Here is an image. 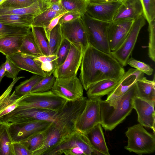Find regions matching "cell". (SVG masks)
<instances>
[{
    "label": "cell",
    "mask_w": 155,
    "mask_h": 155,
    "mask_svg": "<svg viewBox=\"0 0 155 155\" xmlns=\"http://www.w3.org/2000/svg\"><path fill=\"white\" fill-rule=\"evenodd\" d=\"M79 79L86 91L102 80H120L125 71L124 67L111 54L89 45L84 52L80 65Z\"/></svg>",
    "instance_id": "cell-1"
},
{
    "label": "cell",
    "mask_w": 155,
    "mask_h": 155,
    "mask_svg": "<svg viewBox=\"0 0 155 155\" xmlns=\"http://www.w3.org/2000/svg\"><path fill=\"white\" fill-rule=\"evenodd\" d=\"M87 100V97L83 96L76 101L67 102L45 130V137L43 143L33 152L32 155H45L76 131L77 120Z\"/></svg>",
    "instance_id": "cell-2"
},
{
    "label": "cell",
    "mask_w": 155,
    "mask_h": 155,
    "mask_svg": "<svg viewBox=\"0 0 155 155\" xmlns=\"http://www.w3.org/2000/svg\"><path fill=\"white\" fill-rule=\"evenodd\" d=\"M137 92L136 83L120 97L109 101L101 100V124L105 130H112L130 114Z\"/></svg>",
    "instance_id": "cell-3"
},
{
    "label": "cell",
    "mask_w": 155,
    "mask_h": 155,
    "mask_svg": "<svg viewBox=\"0 0 155 155\" xmlns=\"http://www.w3.org/2000/svg\"><path fill=\"white\" fill-rule=\"evenodd\" d=\"M89 45L103 52L111 54L107 34L110 22L101 21L86 12L81 16Z\"/></svg>",
    "instance_id": "cell-4"
},
{
    "label": "cell",
    "mask_w": 155,
    "mask_h": 155,
    "mask_svg": "<svg viewBox=\"0 0 155 155\" xmlns=\"http://www.w3.org/2000/svg\"><path fill=\"white\" fill-rule=\"evenodd\" d=\"M125 134L128 142L124 148L130 152L142 155L155 152L154 134L149 132L141 124H139L129 127Z\"/></svg>",
    "instance_id": "cell-5"
},
{
    "label": "cell",
    "mask_w": 155,
    "mask_h": 155,
    "mask_svg": "<svg viewBox=\"0 0 155 155\" xmlns=\"http://www.w3.org/2000/svg\"><path fill=\"white\" fill-rule=\"evenodd\" d=\"M67 102L50 90L43 92H30L24 95L19 101L18 106L58 112L62 109Z\"/></svg>",
    "instance_id": "cell-6"
},
{
    "label": "cell",
    "mask_w": 155,
    "mask_h": 155,
    "mask_svg": "<svg viewBox=\"0 0 155 155\" xmlns=\"http://www.w3.org/2000/svg\"><path fill=\"white\" fill-rule=\"evenodd\" d=\"M58 112L18 106L13 110L0 118V120L8 124L27 123L38 120L52 122L55 119Z\"/></svg>",
    "instance_id": "cell-7"
},
{
    "label": "cell",
    "mask_w": 155,
    "mask_h": 155,
    "mask_svg": "<svg viewBox=\"0 0 155 155\" xmlns=\"http://www.w3.org/2000/svg\"><path fill=\"white\" fill-rule=\"evenodd\" d=\"M146 20L143 15L135 20L123 42L116 50L111 52V54L123 67L127 64V61L133 50L140 32L146 24Z\"/></svg>",
    "instance_id": "cell-8"
},
{
    "label": "cell",
    "mask_w": 155,
    "mask_h": 155,
    "mask_svg": "<svg viewBox=\"0 0 155 155\" xmlns=\"http://www.w3.org/2000/svg\"><path fill=\"white\" fill-rule=\"evenodd\" d=\"M101 97L87 98L85 107L77 120V130L86 134L97 124H101Z\"/></svg>",
    "instance_id": "cell-9"
},
{
    "label": "cell",
    "mask_w": 155,
    "mask_h": 155,
    "mask_svg": "<svg viewBox=\"0 0 155 155\" xmlns=\"http://www.w3.org/2000/svg\"><path fill=\"white\" fill-rule=\"evenodd\" d=\"M60 24L63 38L69 41L71 44L81 49L84 52L89 45L81 17Z\"/></svg>",
    "instance_id": "cell-10"
},
{
    "label": "cell",
    "mask_w": 155,
    "mask_h": 155,
    "mask_svg": "<svg viewBox=\"0 0 155 155\" xmlns=\"http://www.w3.org/2000/svg\"><path fill=\"white\" fill-rule=\"evenodd\" d=\"M84 89L76 75L68 78H56L51 90L67 101H74L83 96Z\"/></svg>",
    "instance_id": "cell-11"
},
{
    "label": "cell",
    "mask_w": 155,
    "mask_h": 155,
    "mask_svg": "<svg viewBox=\"0 0 155 155\" xmlns=\"http://www.w3.org/2000/svg\"><path fill=\"white\" fill-rule=\"evenodd\" d=\"M71 149L82 150L84 155H97L85 134L76 130L68 138L45 155H59L64 150Z\"/></svg>",
    "instance_id": "cell-12"
},
{
    "label": "cell",
    "mask_w": 155,
    "mask_h": 155,
    "mask_svg": "<svg viewBox=\"0 0 155 155\" xmlns=\"http://www.w3.org/2000/svg\"><path fill=\"white\" fill-rule=\"evenodd\" d=\"M83 53L81 49L71 44L68 56L61 65L54 69L53 75L57 79L70 78L77 75Z\"/></svg>",
    "instance_id": "cell-13"
},
{
    "label": "cell",
    "mask_w": 155,
    "mask_h": 155,
    "mask_svg": "<svg viewBox=\"0 0 155 155\" xmlns=\"http://www.w3.org/2000/svg\"><path fill=\"white\" fill-rule=\"evenodd\" d=\"M51 122L47 120H38L18 124H8L13 142H21L35 133L44 131Z\"/></svg>",
    "instance_id": "cell-14"
},
{
    "label": "cell",
    "mask_w": 155,
    "mask_h": 155,
    "mask_svg": "<svg viewBox=\"0 0 155 155\" xmlns=\"http://www.w3.org/2000/svg\"><path fill=\"white\" fill-rule=\"evenodd\" d=\"M134 20L129 19L110 22L107 34L111 52L116 50L123 42Z\"/></svg>",
    "instance_id": "cell-15"
},
{
    "label": "cell",
    "mask_w": 155,
    "mask_h": 155,
    "mask_svg": "<svg viewBox=\"0 0 155 155\" xmlns=\"http://www.w3.org/2000/svg\"><path fill=\"white\" fill-rule=\"evenodd\" d=\"M155 102L148 101L136 97L133 102V109L137 114V121L143 126L151 129L155 133Z\"/></svg>",
    "instance_id": "cell-16"
},
{
    "label": "cell",
    "mask_w": 155,
    "mask_h": 155,
    "mask_svg": "<svg viewBox=\"0 0 155 155\" xmlns=\"http://www.w3.org/2000/svg\"><path fill=\"white\" fill-rule=\"evenodd\" d=\"M122 2L117 1L97 4H87L86 13L91 17L107 22L113 21Z\"/></svg>",
    "instance_id": "cell-17"
},
{
    "label": "cell",
    "mask_w": 155,
    "mask_h": 155,
    "mask_svg": "<svg viewBox=\"0 0 155 155\" xmlns=\"http://www.w3.org/2000/svg\"><path fill=\"white\" fill-rule=\"evenodd\" d=\"M144 77V74L135 68H130L120 80L114 90L107 95L106 100H111L120 97L125 93L139 80Z\"/></svg>",
    "instance_id": "cell-18"
},
{
    "label": "cell",
    "mask_w": 155,
    "mask_h": 155,
    "mask_svg": "<svg viewBox=\"0 0 155 155\" xmlns=\"http://www.w3.org/2000/svg\"><path fill=\"white\" fill-rule=\"evenodd\" d=\"M143 12L141 0H124L115 15L112 21L135 20L143 15Z\"/></svg>",
    "instance_id": "cell-19"
},
{
    "label": "cell",
    "mask_w": 155,
    "mask_h": 155,
    "mask_svg": "<svg viewBox=\"0 0 155 155\" xmlns=\"http://www.w3.org/2000/svg\"><path fill=\"white\" fill-rule=\"evenodd\" d=\"M22 70H24L43 77L46 73L41 68L39 64L35 61V57L18 52L6 56Z\"/></svg>",
    "instance_id": "cell-20"
},
{
    "label": "cell",
    "mask_w": 155,
    "mask_h": 155,
    "mask_svg": "<svg viewBox=\"0 0 155 155\" xmlns=\"http://www.w3.org/2000/svg\"><path fill=\"white\" fill-rule=\"evenodd\" d=\"M24 78V77H20L13 80L5 91L0 96V118L13 110L18 106L19 101L22 96L17 95L14 91L11 94V93L17 81Z\"/></svg>",
    "instance_id": "cell-21"
},
{
    "label": "cell",
    "mask_w": 155,
    "mask_h": 155,
    "mask_svg": "<svg viewBox=\"0 0 155 155\" xmlns=\"http://www.w3.org/2000/svg\"><path fill=\"white\" fill-rule=\"evenodd\" d=\"M86 134L97 155H110L101 124H97Z\"/></svg>",
    "instance_id": "cell-22"
},
{
    "label": "cell",
    "mask_w": 155,
    "mask_h": 155,
    "mask_svg": "<svg viewBox=\"0 0 155 155\" xmlns=\"http://www.w3.org/2000/svg\"><path fill=\"white\" fill-rule=\"evenodd\" d=\"M120 80L107 79L94 84L87 91L88 98L101 97L107 95L114 90Z\"/></svg>",
    "instance_id": "cell-23"
},
{
    "label": "cell",
    "mask_w": 155,
    "mask_h": 155,
    "mask_svg": "<svg viewBox=\"0 0 155 155\" xmlns=\"http://www.w3.org/2000/svg\"><path fill=\"white\" fill-rule=\"evenodd\" d=\"M25 35L5 36L0 38V52L5 56L19 52Z\"/></svg>",
    "instance_id": "cell-24"
},
{
    "label": "cell",
    "mask_w": 155,
    "mask_h": 155,
    "mask_svg": "<svg viewBox=\"0 0 155 155\" xmlns=\"http://www.w3.org/2000/svg\"><path fill=\"white\" fill-rule=\"evenodd\" d=\"M137 87L136 97L143 100L155 102V82L153 80H148L144 77L136 83Z\"/></svg>",
    "instance_id": "cell-25"
},
{
    "label": "cell",
    "mask_w": 155,
    "mask_h": 155,
    "mask_svg": "<svg viewBox=\"0 0 155 155\" xmlns=\"http://www.w3.org/2000/svg\"><path fill=\"white\" fill-rule=\"evenodd\" d=\"M45 10L41 2L37 1L31 5L24 8H15L0 6V15L13 14L35 16Z\"/></svg>",
    "instance_id": "cell-26"
},
{
    "label": "cell",
    "mask_w": 155,
    "mask_h": 155,
    "mask_svg": "<svg viewBox=\"0 0 155 155\" xmlns=\"http://www.w3.org/2000/svg\"><path fill=\"white\" fill-rule=\"evenodd\" d=\"M0 155H15L9 125L2 121L0 124Z\"/></svg>",
    "instance_id": "cell-27"
},
{
    "label": "cell",
    "mask_w": 155,
    "mask_h": 155,
    "mask_svg": "<svg viewBox=\"0 0 155 155\" xmlns=\"http://www.w3.org/2000/svg\"><path fill=\"white\" fill-rule=\"evenodd\" d=\"M35 16L29 15H0V23L18 27H31Z\"/></svg>",
    "instance_id": "cell-28"
},
{
    "label": "cell",
    "mask_w": 155,
    "mask_h": 155,
    "mask_svg": "<svg viewBox=\"0 0 155 155\" xmlns=\"http://www.w3.org/2000/svg\"><path fill=\"white\" fill-rule=\"evenodd\" d=\"M19 52L35 58L42 55L35 42L31 30L24 36Z\"/></svg>",
    "instance_id": "cell-29"
},
{
    "label": "cell",
    "mask_w": 155,
    "mask_h": 155,
    "mask_svg": "<svg viewBox=\"0 0 155 155\" xmlns=\"http://www.w3.org/2000/svg\"><path fill=\"white\" fill-rule=\"evenodd\" d=\"M31 29L35 42L42 54L50 55L48 41L44 28L32 26Z\"/></svg>",
    "instance_id": "cell-30"
},
{
    "label": "cell",
    "mask_w": 155,
    "mask_h": 155,
    "mask_svg": "<svg viewBox=\"0 0 155 155\" xmlns=\"http://www.w3.org/2000/svg\"><path fill=\"white\" fill-rule=\"evenodd\" d=\"M61 14H62L54 11L49 7L34 17L31 27L45 28L52 19Z\"/></svg>",
    "instance_id": "cell-31"
},
{
    "label": "cell",
    "mask_w": 155,
    "mask_h": 155,
    "mask_svg": "<svg viewBox=\"0 0 155 155\" xmlns=\"http://www.w3.org/2000/svg\"><path fill=\"white\" fill-rule=\"evenodd\" d=\"M63 39L61 24L58 23L50 33L48 45L50 55H56Z\"/></svg>",
    "instance_id": "cell-32"
},
{
    "label": "cell",
    "mask_w": 155,
    "mask_h": 155,
    "mask_svg": "<svg viewBox=\"0 0 155 155\" xmlns=\"http://www.w3.org/2000/svg\"><path fill=\"white\" fill-rule=\"evenodd\" d=\"M60 2L67 12H74L81 16L86 12L87 0H60Z\"/></svg>",
    "instance_id": "cell-33"
},
{
    "label": "cell",
    "mask_w": 155,
    "mask_h": 155,
    "mask_svg": "<svg viewBox=\"0 0 155 155\" xmlns=\"http://www.w3.org/2000/svg\"><path fill=\"white\" fill-rule=\"evenodd\" d=\"M44 77L37 74L21 82L15 87L14 91L18 96H22L30 93L33 87Z\"/></svg>",
    "instance_id": "cell-34"
},
{
    "label": "cell",
    "mask_w": 155,
    "mask_h": 155,
    "mask_svg": "<svg viewBox=\"0 0 155 155\" xmlns=\"http://www.w3.org/2000/svg\"><path fill=\"white\" fill-rule=\"evenodd\" d=\"M45 130L35 133L20 142L33 152L43 143L45 137Z\"/></svg>",
    "instance_id": "cell-35"
},
{
    "label": "cell",
    "mask_w": 155,
    "mask_h": 155,
    "mask_svg": "<svg viewBox=\"0 0 155 155\" xmlns=\"http://www.w3.org/2000/svg\"><path fill=\"white\" fill-rule=\"evenodd\" d=\"M55 79V78L52 74L50 75H47L33 87L30 92H43L51 90L54 85Z\"/></svg>",
    "instance_id": "cell-36"
},
{
    "label": "cell",
    "mask_w": 155,
    "mask_h": 155,
    "mask_svg": "<svg viewBox=\"0 0 155 155\" xmlns=\"http://www.w3.org/2000/svg\"><path fill=\"white\" fill-rule=\"evenodd\" d=\"M31 28V27H18L0 23V36L25 35Z\"/></svg>",
    "instance_id": "cell-37"
},
{
    "label": "cell",
    "mask_w": 155,
    "mask_h": 155,
    "mask_svg": "<svg viewBox=\"0 0 155 155\" xmlns=\"http://www.w3.org/2000/svg\"><path fill=\"white\" fill-rule=\"evenodd\" d=\"M155 18L149 22V39L148 55L153 62L155 61Z\"/></svg>",
    "instance_id": "cell-38"
},
{
    "label": "cell",
    "mask_w": 155,
    "mask_h": 155,
    "mask_svg": "<svg viewBox=\"0 0 155 155\" xmlns=\"http://www.w3.org/2000/svg\"><path fill=\"white\" fill-rule=\"evenodd\" d=\"M71 46V44L70 42L63 38L56 54L57 58L55 62L54 69L60 66L64 61L69 53Z\"/></svg>",
    "instance_id": "cell-39"
},
{
    "label": "cell",
    "mask_w": 155,
    "mask_h": 155,
    "mask_svg": "<svg viewBox=\"0 0 155 155\" xmlns=\"http://www.w3.org/2000/svg\"><path fill=\"white\" fill-rule=\"evenodd\" d=\"M143 5V15L148 23L155 18V0H141Z\"/></svg>",
    "instance_id": "cell-40"
},
{
    "label": "cell",
    "mask_w": 155,
    "mask_h": 155,
    "mask_svg": "<svg viewBox=\"0 0 155 155\" xmlns=\"http://www.w3.org/2000/svg\"><path fill=\"white\" fill-rule=\"evenodd\" d=\"M127 64L148 75H152L153 71V69L148 64L132 57L128 59Z\"/></svg>",
    "instance_id": "cell-41"
},
{
    "label": "cell",
    "mask_w": 155,
    "mask_h": 155,
    "mask_svg": "<svg viewBox=\"0 0 155 155\" xmlns=\"http://www.w3.org/2000/svg\"><path fill=\"white\" fill-rule=\"evenodd\" d=\"M6 58L5 63V76L13 79L17 78L19 72L22 69L18 67L12 61L8 58Z\"/></svg>",
    "instance_id": "cell-42"
},
{
    "label": "cell",
    "mask_w": 155,
    "mask_h": 155,
    "mask_svg": "<svg viewBox=\"0 0 155 155\" xmlns=\"http://www.w3.org/2000/svg\"><path fill=\"white\" fill-rule=\"evenodd\" d=\"M37 0H7L1 5L15 8H24L28 7Z\"/></svg>",
    "instance_id": "cell-43"
},
{
    "label": "cell",
    "mask_w": 155,
    "mask_h": 155,
    "mask_svg": "<svg viewBox=\"0 0 155 155\" xmlns=\"http://www.w3.org/2000/svg\"><path fill=\"white\" fill-rule=\"evenodd\" d=\"M13 148L15 155H32V152L20 142H13Z\"/></svg>",
    "instance_id": "cell-44"
},
{
    "label": "cell",
    "mask_w": 155,
    "mask_h": 155,
    "mask_svg": "<svg viewBox=\"0 0 155 155\" xmlns=\"http://www.w3.org/2000/svg\"><path fill=\"white\" fill-rule=\"evenodd\" d=\"M81 17L79 13L74 12H67L60 18L59 23L67 22L73 21L79 17Z\"/></svg>",
    "instance_id": "cell-45"
},
{
    "label": "cell",
    "mask_w": 155,
    "mask_h": 155,
    "mask_svg": "<svg viewBox=\"0 0 155 155\" xmlns=\"http://www.w3.org/2000/svg\"><path fill=\"white\" fill-rule=\"evenodd\" d=\"M65 13L60 15L54 18L51 20L47 26L44 28L48 41L50 31L58 23L60 18Z\"/></svg>",
    "instance_id": "cell-46"
},
{
    "label": "cell",
    "mask_w": 155,
    "mask_h": 155,
    "mask_svg": "<svg viewBox=\"0 0 155 155\" xmlns=\"http://www.w3.org/2000/svg\"><path fill=\"white\" fill-rule=\"evenodd\" d=\"M57 58L56 55L52 54L49 55H42L34 59L40 65L41 63L47 62H55Z\"/></svg>",
    "instance_id": "cell-47"
},
{
    "label": "cell",
    "mask_w": 155,
    "mask_h": 155,
    "mask_svg": "<svg viewBox=\"0 0 155 155\" xmlns=\"http://www.w3.org/2000/svg\"><path fill=\"white\" fill-rule=\"evenodd\" d=\"M55 62H47L41 64V68L46 73V75H50L52 74L54 69Z\"/></svg>",
    "instance_id": "cell-48"
},
{
    "label": "cell",
    "mask_w": 155,
    "mask_h": 155,
    "mask_svg": "<svg viewBox=\"0 0 155 155\" xmlns=\"http://www.w3.org/2000/svg\"><path fill=\"white\" fill-rule=\"evenodd\" d=\"M49 7H50L54 11L61 14H63L67 12L60 2L53 4Z\"/></svg>",
    "instance_id": "cell-49"
},
{
    "label": "cell",
    "mask_w": 155,
    "mask_h": 155,
    "mask_svg": "<svg viewBox=\"0 0 155 155\" xmlns=\"http://www.w3.org/2000/svg\"><path fill=\"white\" fill-rule=\"evenodd\" d=\"M117 1H119L118 0H87V3L91 4H97Z\"/></svg>",
    "instance_id": "cell-50"
},
{
    "label": "cell",
    "mask_w": 155,
    "mask_h": 155,
    "mask_svg": "<svg viewBox=\"0 0 155 155\" xmlns=\"http://www.w3.org/2000/svg\"><path fill=\"white\" fill-rule=\"evenodd\" d=\"M5 63H3L0 66V84L3 77L5 76Z\"/></svg>",
    "instance_id": "cell-51"
},
{
    "label": "cell",
    "mask_w": 155,
    "mask_h": 155,
    "mask_svg": "<svg viewBox=\"0 0 155 155\" xmlns=\"http://www.w3.org/2000/svg\"><path fill=\"white\" fill-rule=\"evenodd\" d=\"M60 0H50L48 4L47 8L51 5L60 2Z\"/></svg>",
    "instance_id": "cell-52"
},
{
    "label": "cell",
    "mask_w": 155,
    "mask_h": 155,
    "mask_svg": "<svg viewBox=\"0 0 155 155\" xmlns=\"http://www.w3.org/2000/svg\"><path fill=\"white\" fill-rule=\"evenodd\" d=\"M50 0H42V3L44 8L46 9L47 8V5Z\"/></svg>",
    "instance_id": "cell-53"
},
{
    "label": "cell",
    "mask_w": 155,
    "mask_h": 155,
    "mask_svg": "<svg viewBox=\"0 0 155 155\" xmlns=\"http://www.w3.org/2000/svg\"><path fill=\"white\" fill-rule=\"evenodd\" d=\"M5 1V0H0V6Z\"/></svg>",
    "instance_id": "cell-54"
},
{
    "label": "cell",
    "mask_w": 155,
    "mask_h": 155,
    "mask_svg": "<svg viewBox=\"0 0 155 155\" xmlns=\"http://www.w3.org/2000/svg\"><path fill=\"white\" fill-rule=\"evenodd\" d=\"M37 0L39 1L42 4V5H43V3H42V0Z\"/></svg>",
    "instance_id": "cell-55"
},
{
    "label": "cell",
    "mask_w": 155,
    "mask_h": 155,
    "mask_svg": "<svg viewBox=\"0 0 155 155\" xmlns=\"http://www.w3.org/2000/svg\"><path fill=\"white\" fill-rule=\"evenodd\" d=\"M124 0H118V1H120V2H122Z\"/></svg>",
    "instance_id": "cell-56"
},
{
    "label": "cell",
    "mask_w": 155,
    "mask_h": 155,
    "mask_svg": "<svg viewBox=\"0 0 155 155\" xmlns=\"http://www.w3.org/2000/svg\"><path fill=\"white\" fill-rule=\"evenodd\" d=\"M0 36V38L3 37V36Z\"/></svg>",
    "instance_id": "cell-57"
},
{
    "label": "cell",
    "mask_w": 155,
    "mask_h": 155,
    "mask_svg": "<svg viewBox=\"0 0 155 155\" xmlns=\"http://www.w3.org/2000/svg\"><path fill=\"white\" fill-rule=\"evenodd\" d=\"M1 123V121L0 120V124Z\"/></svg>",
    "instance_id": "cell-58"
},
{
    "label": "cell",
    "mask_w": 155,
    "mask_h": 155,
    "mask_svg": "<svg viewBox=\"0 0 155 155\" xmlns=\"http://www.w3.org/2000/svg\"><path fill=\"white\" fill-rule=\"evenodd\" d=\"M6 0H5V1H6Z\"/></svg>",
    "instance_id": "cell-59"
}]
</instances>
